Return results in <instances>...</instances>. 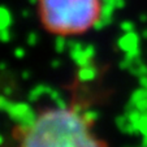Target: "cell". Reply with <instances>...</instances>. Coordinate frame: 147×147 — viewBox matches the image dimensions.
Masks as SVG:
<instances>
[{
	"mask_svg": "<svg viewBox=\"0 0 147 147\" xmlns=\"http://www.w3.org/2000/svg\"><path fill=\"white\" fill-rule=\"evenodd\" d=\"M81 115L72 109L45 111L35 125L22 137L21 147H106L89 130Z\"/></svg>",
	"mask_w": 147,
	"mask_h": 147,
	"instance_id": "1",
	"label": "cell"
},
{
	"mask_svg": "<svg viewBox=\"0 0 147 147\" xmlns=\"http://www.w3.org/2000/svg\"><path fill=\"white\" fill-rule=\"evenodd\" d=\"M98 0H42L43 21L59 34H74L94 25L99 13Z\"/></svg>",
	"mask_w": 147,
	"mask_h": 147,
	"instance_id": "2",
	"label": "cell"
},
{
	"mask_svg": "<svg viewBox=\"0 0 147 147\" xmlns=\"http://www.w3.org/2000/svg\"><path fill=\"white\" fill-rule=\"evenodd\" d=\"M30 109L31 108H30V106H29L28 103H12L11 107H9V109L7 112H8V115H9V117H11L12 121H14V122L18 124V122L22 120V117L25 116Z\"/></svg>",
	"mask_w": 147,
	"mask_h": 147,
	"instance_id": "3",
	"label": "cell"
},
{
	"mask_svg": "<svg viewBox=\"0 0 147 147\" xmlns=\"http://www.w3.org/2000/svg\"><path fill=\"white\" fill-rule=\"evenodd\" d=\"M137 45H138V38H137L136 34L130 33V31H129L124 38H121L119 40L120 48L124 50V51H126V52H128V51H131V50H136Z\"/></svg>",
	"mask_w": 147,
	"mask_h": 147,
	"instance_id": "4",
	"label": "cell"
},
{
	"mask_svg": "<svg viewBox=\"0 0 147 147\" xmlns=\"http://www.w3.org/2000/svg\"><path fill=\"white\" fill-rule=\"evenodd\" d=\"M69 53H70L72 60L77 64V67L82 68V67H87V65L91 64V59L85 53L83 50H72V51H69Z\"/></svg>",
	"mask_w": 147,
	"mask_h": 147,
	"instance_id": "5",
	"label": "cell"
},
{
	"mask_svg": "<svg viewBox=\"0 0 147 147\" xmlns=\"http://www.w3.org/2000/svg\"><path fill=\"white\" fill-rule=\"evenodd\" d=\"M96 74H98V69L90 64V65H87V67L80 68V70H78V73H77V77L81 82H89V81L95 80Z\"/></svg>",
	"mask_w": 147,
	"mask_h": 147,
	"instance_id": "6",
	"label": "cell"
},
{
	"mask_svg": "<svg viewBox=\"0 0 147 147\" xmlns=\"http://www.w3.org/2000/svg\"><path fill=\"white\" fill-rule=\"evenodd\" d=\"M52 87L47 86V85H38V86H35L33 90H31L30 92H29L28 95V99L30 103H34V102H38L39 99H40L42 95H50V92L52 91Z\"/></svg>",
	"mask_w": 147,
	"mask_h": 147,
	"instance_id": "7",
	"label": "cell"
},
{
	"mask_svg": "<svg viewBox=\"0 0 147 147\" xmlns=\"http://www.w3.org/2000/svg\"><path fill=\"white\" fill-rule=\"evenodd\" d=\"M12 25V14L8 9L0 7V30L7 29Z\"/></svg>",
	"mask_w": 147,
	"mask_h": 147,
	"instance_id": "8",
	"label": "cell"
},
{
	"mask_svg": "<svg viewBox=\"0 0 147 147\" xmlns=\"http://www.w3.org/2000/svg\"><path fill=\"white\" fill-rule=\"evenodd\" d=\"M36 120H38V115L35 113V112L33 111V109H30V111L28 112V113L25 115V116L22 117V120L18 122V124L21 125H25V126H28V128H33L34 125H35Z\"/></svg>",
	"mask_w": 147,
	"mask_h": 147,
	"instance_id": "9",
	"label": "cell"
},
{
	"mask_svg": "<svg viewBox=\"0 0 147 147\" xmlns=\"http://www.w3.org/2000/svg\"><path fill=\"white\" fill-rule=\"evenodd\" d=\"M82 117L89 125H92L99 119V113H98L95 109H85V112L82 113Z\"/></svg>",
	"mask_w": 147,
	"mask_h": 147,
	"instance_id": "10",
	"label": "cell"
},
{
	"mask_svg": "<svg viewBox=\"0 0 147 147\" xmlns=\"http://www.w3.org/2000/svg\"><path fill=\"white\" fill-rule=\"evenodd\" d=\"M67 46H68V42H67V39H65V36L63 35V34H60V35L56 36V39H55V50H56V52L61 53L63 51L65 50Z\"/></svg>",
	"mask_w": 147,
	"mask_h": 147,
	"instance_id": "11",
	"label": "cell"
},
{
	"mask_svg": "<svg viewBox=\"0 0 147 147\" xmlns=\"http://www.w3.org/2000/svg\"><path fill=\"white\" fill-rule=\"evenodd\" d=\"M12 102L4 95H0V111H8L9 107H11Z\"/></svg>",
	"mask_w": 147,
	"mask_h": 147,
	"instance_id": "12",
	"label": "cell"
},
{
	"mask_svg": "<svg viewBox=\"0 0 147 147\" xmlns=\"http://www.w3.org/2000/svg\"><path fill=\"white\" fill-rule=\"evenodd\" d=\"M11 31H9V28L7 29H1L0 30V42H3V43H8L11 40Z\"/></svg>",
	"mask_w": 147,
	"mask_h": 147,
	"instance_id": "13",
	"label": "cell"
},
{
	"mask_svg": "<svg viewBox=\"0 0 147 147\" xmlns=\"http://www.w3.org/2000/svg\"><path fill=\"white\" fill-rule=\"evenodd\" d=\"M68 48H69V51L83 50V48H85V45H83L82 42H78V40H69L68 42Z\"/></svg>",
	"mask_w": 147,
	"mask_h": 147,
	"instance_id": "14",
	"label": "cell"
},
{
	"mask_svg": "<svg viewBox=\"0 0 147 147\" xmlns=\"http://www.w3.org/2000/svg\"><path fill=\"white\" fill-rule=\"evenodd\" d=\"M26 40H28V45L29 46H35L36 43H38V35H36V33H34V31L29 33Z\"/></svg>",
	"mask_w": 147,
	"mask_h": 147,
	"instance_id": "15",
	"label": "cell"
},
{
	"mask_svg": "<svg viewBox=\"0 0 147 147\" xmlns=\"http://www.w3.org/2000/svg\"><path fill=\"white\" fill-rule=\"evenodd\" d=\"M83 51H85V53H86V55L89 56V57L91 59V60L95 57V48H94V46H92V45H87V46H85Z\"/></svg>",
	"mask_w": 147,
	"mask_h": 147,
	"instance_id": "16",
	"label": "cell"
},
{
	"mask_svg": "<svg viewBox=\"0 0 147 147\" xmlns=\"http://www.w3.org/2000/svg\"><path fill=\"white\" fill-rule=\"evenodd\" d=\"M72 111L76 112L77 115H81V116H82V113L85 112V107H83V104H81V103H76L74 106L72 107Z\"/></svg>",
	"mask_w": 147,
	"mask_h": 147,
	"instance_id": "17",
	"label": "cell"
},
{
	"mask_svg": "<svg viewBox=\"0 0 147 147\" xmlns=\"http://www.w3.org/2000/svg\"><path fill=\"white\" fill-rule=\"evenodd\" d=\"M55 103H56V107H59V108H68V106H67V102L64 100V98H57V99L55 100Z\"/></svg>",
	"mask_w": 147,
	"mask_h": 147,
	"instance_id": "18",
	"label": "cell"
},
{
	"mask_svg": "<svg viewBox=\"0 0 147 147\" xmlns=\"http://www.w3.org/2000/svg\"><path fill=\"white\" fill-rule=\"evenodd\" d=\"M14 56H16L17 59H22L24 56H25V50L21 47L16 48V50H14Z\"/></svg>",
	"mask_w": 147,
	"mask_h": 147,
	"instance_id": "19",
	"label": "cell"
},
{
	"mask_svg": "<svg viewBox=\"0 0 147 147\" xmlns=\"http://www.w3.org/2000/svg\"><path fill=\"white\" fill-rule=\"evenodd\" d=\"M133 28H134V26L131 25L130 22H124V24H121V29H122L124 31H126V33L131 31V30H133Z\"/></svg>",
	"mask_w": 147,
	"mask_h": 147,
	"instance_id": "20",
	"label": "cell"
},
{
	"mask_svg": "<svg viewBox=\"0 0 147 147\" xmlns=\"http://www.w3.org/2000/svg\"><path fill=\"white\" fill-rule=\"evenodd\" d=\"M60 96H61V95H60V92H59L57 90H52V91L50 92V98L53 100V102H55L57 98H60Z\"/></svg>",
	"mask_w": 147,
	"mask_h": 147,
	"instance_id": "21",
	"label": "cell"
},
{
	"mask_svg": "<svg viewBox=\"0 0 147 147\" xmlns=\"http://www.w3.org/2000/svg\"><path fill=\"white\" fill-rule=\"evenodd\" d=\"M60 65H61V61L57 60V59H56V60H52V63H51V67H52L53 69H57Z\"/></svg>",
	"mask_w": 147,
	"mask_h": 147,
	"instance_id": "22",
	"label": "cell"
},
{
	"mask_svg": "<svg viewBox=\"0 0 147 147\" xmlns=\"http://www.w3.org/2000/svg\"><path fill=\"white\" fill-rule=\"evenodd\" d=\"M21 76H22V80H29L31 74H30V72H29V70H24Z\"/></svg>",
	"mask_w": 147,
	"mask_h": 147,
	"instance_id": "23",
	"label": "cell"
},
{
	"mask_svg": "<svg viewBox=\"0 0 147 147\" xmlns=\"http://www.w3.org/2000/svg\"><path fill=\"white\" fill-rule=\"evenodd\" d=\"M29 16H30V11H28V9H24V11H22V17H24V18H28Z\"/></svg>",
	"mask_w": 147,
	"mask_h": 147,
	"instance_id": "24",
	"label": "cell"
},
{
	"mask_svg": "<svg viewBox=\"0 0 147 147\" xmlns=\"http://www.w3.org/2000/svg\"><path fill=\"white\" fill-rule=\"evenodd\" d=\"M4 94H5V95H11L12 94V89H11V87H5V89H4Z\"/></svg>",
	"mask_w": 147,
	"mask_h": 147,
	"instance_id": "25",
	"label": "cell"
},
{
	"mask_svg": "<svg viewBox=\"0 0 147 147\" xmlns=\"http://www.w3.org/2000/svg\"><path fill=\"white\" fill-rule=\"evenodd\" d=\"M5 69H7V64L4 61H1V63H0V70H5Z\"/></svg>",
	"mask_w": 147,
	"mask_h": 147,
	"instance_id": "26",
	"label": "cell"
},
{
	"mask_svg": "<svg viewBox=\"0 0 147 147\" xmlns=\"http://www.w3.org/2000/svg\"><path fill=\"white\" fill-rule=\"evenodd\" d=\"M29 1H30V3H31V4H35V3H36V1H38V0H29Z\"/></svg>",
	"mask_w": 147,
	"mask_h": 147,
	"instance_id": "27",
	"label": "cell"
},
{
	"mask_svg": "<svg viewBox=\"0 0 147 147\" xmlns=\"http://www.w3.org/2000/svg\"><path fill=\"white\" fill-rule=\"evenodd\" d=\"M1 143H3V137L0 136V144H1Z\"/></svg>",
	"mask_w": 147,
	"mask_h": 147,
	"instance_id": "28",
	"label": "cell"
}]
</instances>
